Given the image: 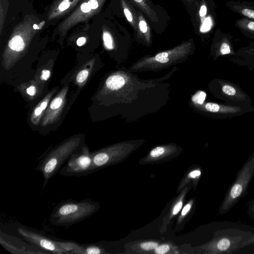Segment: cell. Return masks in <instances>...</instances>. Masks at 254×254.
Masks as SVG:
<instances>
[{"label":"cell","instance_id":"obj_36","mask_svg":"<svg viewBox=\"0 0 254 254\" xmlns=\"http://www.w3.org/2000/svg\"><path fill=\"white\" fill-rule=\"evenodd\" d=\"M190 204H187L184 208H183L182 211V215H185L190 210Z\"/></svg>","mask_w":254,"mask_h":254},{"label":"cell","instance_id":"obj_26","mask_svg":"<svg viewBox=\"0 0 254 254\" xmlns=\"http://www.w3.org/2000/svg\"><path fill=\"white\" fill-rule=\"evenodd\" d=\"M141 247L145 250L155 249L158 247V244L154 242H146L141 244Z\"/></svg>","mask_w":254,"mask_h":254},{"label":"cell","instance_id":"obj_7","mask_svg":"<svg viewBox=\"0 0 254 254\" xmlns=\"http://www.w3.org/2000/svg\"><path fill=\"white\" fill-rule=\"evenodd\" d=\"M93 173L92 152L87 145L84 143L69 157L59 173L63 176L80 177Z\"/></svg>","mask_w":254,"mask_h":254},{"label":"cell","instance_id":"obj_17","mask_svg":"<svg viewBox=\"0 0 254 254\" xmlns=\"http://www.w3.org/2000/svg\"><path fill=\"white\" fill-rule=\"evenodd\" d=\"M153 22H157L158 18L149 0H131Z\"/></svg>","mask_w":254,"mask_h":254},{"label":"cell","instance_id":"obj_6","mask_svg":"<svg viewBox=\"0 0 254 254\" xmlns=\"http://www.w3.org/2000/svg\"><path fill=\"white\" fill-rule=\"evenodd\" d=\"M208 88L217 99L224 103L238 105H252L251 97L238 84L221 78H215L211 80Z\"/></svg>","mask_w":254,"mask_h":254},{"label":"cell","instance_id":"obj_33","mask_svg":"<svg viewBox=\"0 0 254 254\" xmlns=\"http://www.w3.org/2000/svg\"><path fill=\"white\" fill-rule=\"evenodd\" d=\"M253 244H254V234L243 243V247L244 248Z\"/></svg>","mask_w":254,"mask_h":254},{"label":"cell","instance_id":"obj_28","mask_svg":"<svg viewBox=\"0 0 254 254\" xmlns=\"http://www.w3.org/2000/svg\"><path fill=\"white\" fill-rule=\"evenodd\" d=\"M170 249L168 245H162L155 249V253L158 254H163L167 253Z\"/></svg>","mask_w":254,"mask_h":254},{"label":"cell","instance_id":"obj_5","mask_svg":"<svg viewBox=\"0 0 254 254\" xmlns=\"http://www.w3.org/2000/svg\"><path fill=\"white\" fill-rule=\"evenodd\" d=\"M17 231L29 244L36 246L48 253L59 254H72L78 244L73 241L55 239L37 230L26 226L19 227Z\"/></svg>","mask_w":254,"mask_h":254},{"label":"cell","instance_id":"obj_32","mask_svg":"<svg viewBox=\"0 0 254 254\" xmlns=\"http://www.w3.org/2000/svg\"><path fill=\"white\" fill-rule=\"evenodd\" d=\"M182 206V202L180 201L174 207L173 209V214H177L181 210Z\"/></svg>","mask_w":254,"mask_h":254},{"label":"cell","instance_id":"obj_2","mask_svg":"<svg viewBox=\"0 0 254 254\" xmlns=\"http://www.w3.org/2000/svg\"><path fill=\"white\" fill-rule=\"evenodd\" d=\"M195 49L192 40L184 42L173 49L145 56L133 64L129 68L130 72L157 71L184 62L192 55Z\"/></svg>","mask_w":254,"mask_h":254},{"label":"cell","instance_id":"obj_23","mask_svg":"<svg viewBox=\"0 0 254 254\" xmlns=\"http://www.w3.org/2000/svg\"><path fill=\"white\" fill-rule=\"evenodd\" d=\"M103 40L105 46L109 50L113 49V43L111 35L107 32L103 33Z\"/></svg>","mask_w":254,"mask_h":254},{"label":"cell","instance_id":"obj_20","mask_svg":"<svg viewBox=\"0 0 254 254\" xmlns=\"http://www.w3.org/2000/svg\"><path fill=\"white\" fill-rule=\"evenodd\" d=\"M91 72V69L89 68H84L80 70L76 75L75 83L79 86H82L86 82Z\"/></svg>","mask_w":254,"mask_h":254},{"label":"cell","instance_id":"obj_1","mask_svg":"<svg viewBox=\"0 0 254 254\" xmlns=\"http://www.w3.org/2000/svg\"><path fill=\"white\" fill-rule=\"evenodd\" d=\"M84 140L83 134L72 135L49 151L39 161L36 170L42 175L44 188L48 182L59 173L69 157L82 146Z\"/></svg>","mask_w":254,"mask_h":254},{"label":"cell","instance_id":"obj_13","mask_svg":"<svg viewBox=\"0 0 254 254\" xmlns=\"http://www.w3.org/2000/svg\"><path fill=\"white\" fill-rule=\"evenodd\" d=\"M236 53V56L230 57L231 62L246 66L250 71L254 70V42L238 49Z\"/></svg>","mask_w":254,"mask_h":254},{"label":"cell","instance_id":"obj_27","mask_svg":"<svg viewBox=\"0 0 254 254\" xmlns=\"http://www.w3.org/2000/svg\"><path fill=\"white\" fill-rule=\"evenodd\" d=\"M51 74L50 70L47 69H44L41 72L40 78L43 81H46L50 78Z\"/></svg>","mask_w":254,"mask_h":254},{"label":"cell","instance_id":"obj_35","mask_svg":"<svg viewBox=\"0 0 254 254\" xmlns=\"http://www.w3.org/2000/svg\"><path fill=\"white\" fill-rule=\"evenodd\" d=\"M86 39L84 37L79 38L76 42V44L78 46H81L84 44Z\"/></svg>","mask_w":254,"mask_h":254},{"label":"cell","instance_id":"obj_14","mask_svg":"<svg viewBox=\"0 0 254 254\" xmlns=\"http://www.w3.org/2000/svg\"><path fill=\"white\" fill-rule=\"evenodd\" d=\"M226 6L242 17L254 20V1L245 0H229L225 3Z\"/></svg>","mask_w":254,"mask_h":254},{"label":"cell","instance_id":"obj_38","mask_svg":"<svg viewBox=\"0 0 254 254\" xmlns=\"http://www.w3.org/2000/svg\"><path fill=\"white\" fill-rule=\"evenodd\" d=\"M253 0V1H254V0Z\"/></svg>","mask_w":254,"mask_h":254},{"label":"cell","instance_id":"obj_9","mask_svg":"<svg viewBox=\"0 0 254 254\" xmlns=\"http://www.w3.org/2000/svg\"><path fill=\"white\" fill-rule=\"evenodd\" d=\"M197 9V27L203 38H208L217 24L216 6L213 0H199Z\"/></svg>","mask_w":254,"mask_h":254},{"label":"cell","instance_id":"obj_3","mask_svg":"<svg viewBox=\"0 0 254 254\" xmlns=\"http://www.w3.org/2000/svg\"><path fill=\"white\" fill-rule=\"evenodd\" d=\"M98 208V203L91 199L63 200L53 209L50 222L55 226L68 227L89 217Z\"/></svg>","mask_w":254,"mask_h":254},{"label":"cell","instance_id":"obj_16","mask_svg":"<svg viewBox=\"0 0 254 254\" xmlns=\"http://www.w3.org/2000/svg\"><path fill=\"white\" fill-rule=\"evenodd\" d=\"M235 27L246 37L254 40V20L242 17L235 22Z\"/></svg>","mask_w":254,"mask_h":254},{"label":"cell","instance_id":"obj_37","mask_svg":"<svg viewBox=\"0 0 254 254\" xmlns=\"http://www.w3.org/2000/svg\"><path fill=\"white\" fill-rule=\"evenodd\" d=\"M33 28L35 29L37 28V25L36 24H34Z\"/></svg>","mask_w":254,"mask_h":254},{"label":"cell","instance_id":"obj_34","mask_svg":"<svg viewBox=\"0 0 254 254\" xmlns=\"http://www.w3.org/2000/svg\"><path fill=\"white\" fill-rule=\"evenodd\" d=\"M201 172L199 170H194L190 174V176L191 178H195L200 176Z\"/></svg>","mask_w":254,"mask_h":254},{"label":"cell","instance_id":"obj_19","mask_svg":"<svg viewBox=\"0 0 254 254\" xmlns=\"http://www.w3.org/2000/svg\"><path fill=\"white\" fill-rule=\"evenodd\" d=\"M24 93L29 98H33L36 97L39 93L40 88L39 85L35 81H31L24 85Z\"/></svg>","mask_w":254,"mask_h":254},{"label":"cell","instance_id":"obj_31","mask_svg":"<svg viewBox=\"0 0 254 254\" xmlns=\"http://www.w3.org/2000/svg\"><path fill=\"white\" fill-rule=\"evenodd\" d=\"M88 3L91 9H96L98 7V3L96 0H89Z\"/></svg>","mask_w":254,"mask_h":254},{"label":"cell","instance_id":"obj_4","mask_svg":"<svg viewBox=\"0 0 254 254\" xmlns=\"http://www.w3.org/2000/svg\"><path fill=\"white\" fill-rule=\"evenodd\" d=\"M254 177V151L237 173L234 181L229 188L219 207L220 214H224L247 193Z\"/></svg>","mask_w":254,"mask_h":254},{"label":"cell","instance_id":"obj_21","mask_svg":"<svg viewBox=\"0 0 254 254\" xmlns=\"http://www.w3.org/2000/svg\"><path fill=\"white\" fill-rule=\"evenodd\" d=\"M138 28L140 31L146 36V38L147 42H149V34L148 25L146 21L144 20L142 16H139L138 18Z\"/></svg>","mask_w":254,"mask_h":254},{"label":"cell","instance_id":"obj_30","mask_svg":"<svg viewBox=\"0 0 254 254\" xmlns=\"http://www.w3.org/2000/svg\"><path fill=\"white\" fill-rule=\"evenodd\" d=\"M81 10L83 12H88L90 11L91 7L88 3L84 2L80 6Z\"/></svg>","mask_w":254,"mask_h":254},{"label":"cell","instance_id":"obj_12","mask_svg":"<svg viewBox=\"0 0 254 254\" xmlns=\"http://www.w3.org/2000/svg\"><path fill=\"white\" fill-rule=\"evenodd\" d=\"M0 245L8 252L14 254H47V252L41 248L23 242L21 239L0 232Z\"/></svg>","mask_w":254,"mask_h":254},{"label":"cell","instance_id":"obj_11","mask_svg":"<svg viewBox=\"0 0 254 254\" xmlns=\"http://www.w3.org/2000/svg\"><path fill=\"white\" fill-rule=\"evenodd\" d=\"M68 88V85L64 86L50 101L41 120V126L46 127L59 120L65 107Z\"/></svg>","mask_w":254,"mask_h":254},{"label":"cell","instance_id":"obj_24","mask_svg":"<svg viewBox=\"0 0 254 254\" xmlns=\"http://www.w3.org/2000/svg\"><path fill=\"white\" fill-rule=\"evenodd\" d=\"M165 148L162 146H158L153 149L150 152V155L152 157H157L162 155L165 152Z\"/></svg>","mask_w":254,"mask_h":254},{"label":"cell","instance_id":"obj_15","mask_svg":"<svg viewBox=\"0 0 254 254\" xmlns=\"http://www.w3.org/2000/svg\"><path fill=\"white\" fill-rule=\"evenodd\" d=\"M57 91V88L49 92L36 106L30 116V121L33 125H38L51 101L52 98Z\"/></svg>","mask_w":254,"mask_h":254},{"label":"cell","instance_id":"obj_8","mask_svg":"<svg viewBox=\"0 0 254 254\" xmlns=\"http://www.w3.org/2000/svg\"><path fill=\"white\" fill-rule=\"evenodd\" d=\"M194 105L201 113L217 119H230L254 112L252 105H238L204 101L202 104Z\"/></svg>","mask_w":254,"mask_h":254},{"label":"cell","instance_id":"obj_10","mask_svg":"<svg viewBox=\"0 0 254 254\" xmlns=\"http://www.w3.org/2000/svg\"><path fill=\"white\" fill-rule=\"evenodd\" d=\"M233 37L231 34L224 32L219 28L215 31L210 48V56L214 61L221 56H236V51L232 43Z\"/></svg>","mask_w":254,"mask_h":254},{"label":"cell","instance_id":"obj_25","mask_svg":"<svg viewBox=\"0 0 254 254\" xmlns=\"http://www.w3.org/2000/svg\"><path fill=\"white\" fill-rule=\"evenodd\" d=\"M248 214L250 218L254 220V197L248 202Z\"/></svg>","mask_w":254,"mask_h":254},{"label":"cell","instance_id":"obj_29","mask_svg":"<svg viewBox=\"0 0 254 254\" xmlns=\"http://www.w3.org/2000/svg\"><path fill=\"white\" fill-rule=\"evenodd\" d=\"M70 5L68 0H64L59 5V9L61 11H64L69 7Z\"/></svg>","mask_w":254,"mask_h":254},{"label":"cell","instance_id":"obj_22","mask_svg":"<svg viewBox=\"0 0 254 254\" xmlns=\"http://www.w3.org/2000/svg\"><path fill=\"white\" fill-rule=\"evenodd\" d=\"M123 6L124 14L127 21L132 25L135 29H137V26L136 25L135 21L133 19L132 14H131L129 9L127 8V6L126 5V3H125L124 0L123 2Z\"/></svg>","mask_w":254,"mask_h":254},{"label":"cell","instance_id":"obj_18","mask_svg":"<svg viewBox=\"0 0 254 254\" xmlns=\"http://www.w3.org/2000/svg\"><path fill=\"white\" fill-rule=\"evenodd\" d=\"M9 49L15 53H20L25 48V43L23 39L19 35L14 36L8 42Z\"/></svg>","mask_w":254,"mask_h":254}]
</instances>
